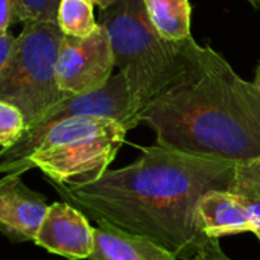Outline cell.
Wrapping results in <instances>:
<instances>
[{
  "instance_id": "obj_1",
  "label": "cell",
  "mask_w": 260,
  "mask_h": 260,
  "mask_svg": "<svg viewBox=\"0 0 260 260\" xmlns=\"http://www.w3.org/2000/svg\"><path fill=\"white\" fill-rule=\"evenodd\" d=\"M238 166L154 145L91 184L59 190L90 219L143 236L177 259L189 260L213 241L203 230L201 198L210 190H232Z\"/></svg>"
},
{
  "instance_id": "obj_2",
  "label": "cell",
  "mask_w": 260,
  "mask_h": 260,
  "mask_svg": "<svg viewBox=\"0 0 260 260\" xmlns=\"http://www.w3.org/2000/svg\"><path fill=\"white\" fill-rule=\"evenodd\" d=\"M178 79L140 114L157 145L245 165L260 160V90L210 46L187 40Z\"/></svg>"
},
{
  "instance_id": "obj_3",
  "label": "cell",
  "mask_w": 260,
  "mask_h": 260,
  "mask_svg": "<svg viewBox=\"0 0 260 260\" xmlns=\"http://www.w3.org/2000/svg\"><path fill=\"white\" fill-rule=\"evenodd\" d=\"M126 133L123 125L111 119L67 117L27 131L20 143L0 154V172L21 175L38 168L58 189L87 186L110 171Z\"/></svg>"
},
{
  "instance_id": "obj_4",
  "label": "cell",
  "mask_w": 260,
  "mask_h": 260,
  "mask_svg": "<svg viewBox=\"0 0 260 260\" xmlns=\"http://www.w3.org/2000/svg\"><path fill=\"white\" fill-rule=\"evenodd\" d=\"M99 23L108 32L116 67L128 81L140 120L143 110L183 73L187 40H163L152 27L143 0H116L101 9Z\"/></svg>"
},
{
  "instance_id": "obj_5",
  "label": "cell",
  "mask_w": 260,
  "mask_h": 260,
  "mask_svg": "<svg viewBox=\"0 0 260 260\" xmlns=\"http://www.w3.org/2000/svg\"><path fill=\"white\" fill-rule=\"evenodd\" d=\"M62 32L56 23L30 21L20 32V49L12 64L0 72V101L15 105L27 131L69 98L56 76Z\"/></svg>"
},
{
  "instance_id": "obj_6",
  "label": "cell",
  "mask_w": 260,
  "mask_h": 260,
  "mask_svg": "<svg viewBox=\"0 0 260 260\" xmlns=\"http://www.w3.org/2000/svg\"><path fill=\"white\" fill-rule=\"evenodd\" d=\"M114 67L111 41L101 23L88 37H62L56 76L66 94H84L102 88L111 79Z\"/></svg>"
},
{
  "instance_id": "obj_7",
  "label": "cell",
  "mask_w": 260,
  "mask_h": 260,
  "mask_svg": "<svg viewBox=\"0 0 260 260\" xmlns=\"http://www.w3.org/2000/svg\"><path fill=\"white\" fill-rule=\"evenodd\" d=\"M76 116L111 119L123 125L128 131L140 123L133 107L128 81L125 75L119 72L117 75H113L107 85L99 90L69 96L59 105H56L37 126L30 128L29 131L43 129L55 122Z\"/></svg>"
},
{
  "instance_id": "obj_8",
  "label": "cell",
  "mask_w": 260,
  "mask_h": 260,
  "mask_svg": "<svg viewBox=\"0 0 260 260\" xmlns=\"http://www.w3.org/2000/svg\"><path fill=\"white\" fill-rule=\"evenodd\" d=\"M34 242L67 260H87L93 251L94 229L84 212L62 201L53 203Z\"/></svg>"
},
{
  "instance_id": "obj_9",
  "label": "cell",
  "mask_w": 260,
  "mask_h": 260,
  "mask_svg": "<svg viewBox=\"0 0 260 260\" xmlns=\"http://www.w3.org/2000/svg\"><path fill=\"white\" fill-rule=\"evenodd\" d=\"M49 204L30 190L20 175H3L0 181V229L14 244L35 241Z\"/></svg>"
},
{
  "instance_id": "obj_10",
  "label": "cell",
  "mask_w": 260,
  "mask_h": 260,
  "mask_svg": "<svg viewBox=\"0 0 260 260\" xmlns=\"http://www.w3.org/2000/svg\"><path fill=\"white\" fill-rule=\"evenodd\" d=\"M87 260H178L155 242L128 233L110 222L99 221L94 227L93 251Z\"/></svg>"
},
{
  "instance_id": "obj_11",
  "label": "cell",
  "mask_w": 260,
  "mask_h": 260,
  "mask_svg": "<svg viewBox=\"0 0 260 260\" xmlns=\"http://www.w3.org/2000/svg\"><path fill=\"white\" fill-rule=\"evenodd\" d=\"M203 230L210 239H221L224 236L239 235L245 232L253 233L250 215L239 200L230 190H210L198 206Z\"/></svg>"
},
{
  "instance_id": "obj_12",
  "label": "cell",
  "mask_w": 260,
  "mask_h": 260,
  "mask_svg": "<svg viewBox=\"0 0 260 260\" xmlns=\"http://www.w3.org/2000/svg\"><path fill=\"white\" fill-rule=\"evenodd\" d=\"M148 18L157 34L171 43L192 37V6L189 0H143Z\"/></svg>"
},
{
  "instance_id": "obj_13",
  "label": "cell",
  "mask_w": 260,
  "mask_h": 260,
  "mask_svg": "<svg viewBox=\"0 0 260 260\" xmlns=\"http://www.w3.org/2000/svg\"><path fill=\"white\" fill-rule=\"evenodd\" d=\"M93 3L88 0H61L58 6L56 24L62 35L84 38L91 35L99 21L94 18Z\"/></svg>"
},
{
  "instance_id": "obj_14",
  "label": "cell",
  "mask_w": 260,
  "mask_h": 260,
  "mask_svg": "<svg viewBox=\"0 0 260 260\" xmlns=\"http://www.w3.org/2000/svg\"><path fill=\"white\" fill-rule=\"evenodd\" d=\"M26 133L27 123L23 113L15 105L0 101V154L20 143Z\"/></svg>"
},
{
  "instance_id": "obj_15",
  "label": "cell",
  "mask_w": 260,
  "mask_h": 260,
  "mask_svg": "<svg viewBox=\"0 0 260 260\" xmlns=\"http://www.w3.org/2000/svg\"><path fill=\"white\" fill-rule=\"evenodd\" d=\"M230 192L236 193L245 206L253 224V233L256 235L260 230V184L241 175L238 171V178Z\"/></svg>"
},
{
  "instance_id": "obj_16",
  "label": "cell",
  "mask_w": 260,
  "mask_h": 260,
  "mask_svg": "<svg viewBox=\"0 0 260 260\" xmlns=\"http://www.w3.org/2000/svg\"><path fill=\"white\" fill-rule=\"evenodd\" d=\"M26 15V24L30 21L56 23L58 6L61 0H18Z\"/></svg>"
},
{
  "instance_id": "obj_17",
  "label": "cell",
  "mask_w": 260,
  "mask_h": 260,
  "mask_svg": "<svg viewBox=\"0 0 260 260\" xmlns=\"http://www.w3.org/2000/svg\"><path fill=\"white\" fill-rule=\"evenodd\" d=\"M26 24V15L18 0H0V32H8L15 24Z\"/></svg>"
},
{
  "instance_id": "obj_18",
  "label": "cell",
  "mask_w": 260,
  "mask_h": 260,
  "mask_svg": "<svg viewBox=\"0 0 260 260\" xmlns=\"http://www.w3.org/2000/svg\"><path fill=\"white\" fill-rule=\"evenodd\" d=\"M20 49V35L0 32V72L6 70L15 59Z\"/></svg>"
},
{
  "instance_id": "obj_19",
  "label": "cell",
  "mask_w": 260,
  "mask_h": 260,
  "mask_svg": "<svg viewBox=\"0 0 260 260\" xmlns=\"http://www.w3.org/2000/svg\"><path fill=\"white\" fill-rule=\"evenodd\" d=\"M189 260H232L222 250H221V245H219V241L218 239H213L210 242V245L201 251L200 254H197L195 257Z\"/></svg>"
},
{
  "instance_id": "obj_20",
  "label": "cell",
  "mask_w": 260,
  "mask_h": 260,
  "mask_svg": "<svg viewBox=\"0 0 260 260\" xmlns=\"http://www.w3.org/2000/svg\"><path fill=\"white\" fill-rule=\"evenodd\" d=\"M238 171L241 175H244V177L250 178L251 181L260 184V160H254V161H250L245 165H239Z\"/></svg>"
},
{
  "instance_id": "obj_21",
  "label": "cell",
  "mask_w": 260,
  "mask_h": 260,
  "mask_svg": "<svg viewBox=\"0 0 260 260\" xmlns=\"http://www.w3.org/2000/svg\"><path fill=\"white\" fill-rule=\"evenodd\" d=\"M88 2H91L93 5H98L99 9H104V8H107V6H110L111 3H114L116 0H88Z\"/></svg>"
},
{
  "instance_id": "obj_22",
  "label": "cell",
  "mask_w": 260,
  "mask_h": 260,
  "mask_svg": "<svg viewBox=\"0 0 260 260\" xmlns=\"http://www.w3.org/2000/svg\"><path fill=\"white\" fill-rule=\"evenodd\" d=\"M253 82H254V85L260 90V62L257 64V67H256V73H254V81Z\"/></svg>"
},
{
  "instance_id": "obj_23",
  "label": "cell",
  "mask_w": 260,
  "mask_h": 260,
  "mask_svg": "<svg viewBox=\"0 0 260 260\" xmlns=\"http://www.w3.org/2000/svg\"><path fill=\"white\" fill-rule=\"evenodd\" d=\"M253 8H256V9H259L260 8V0H247Z\"/></svg>"
},
{
  "instance_id": "obj_24",
  "label": "cell",
  "mask_w": 260,
  "mask_h": 260,
  "mask_svg": "<svg viewBox=\"0 0 260 260\" xmlns=\"http://www.w3.org/2000/svg\"><path fill=\"white\" fill-rule=\"evenodd\" d=\"M256 236H257V239H259V241H260V230H259V232H257V233H256Z\"/></svg>"
}]
</instances>
